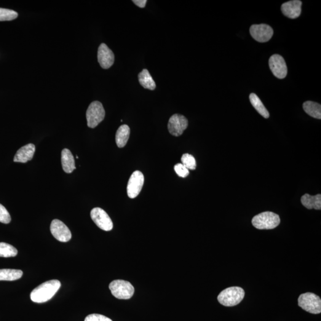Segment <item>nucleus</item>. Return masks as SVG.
<instances>
[{
  "mask_svg": "<svg viewBox=\"0 0 321 321\" xmlns=\"http://www.w3.org/2000/svg\"><path fill=\"white\" fill-rule=\"evenodd\" d=\"M61 287L57 280L48 281L34 289L31 293V299L35 303H45L53 298Z\"/></svg>",
  "mask_w": 321,
  "mask_h": 321,
  "instance_id": "f257e3e1",
  "label": "nucleus"
},
{
  "mask_svg": "<svg viewBox=\"0 0 321 321\" xmlns=\"http://www.w3.org/2000/svg\"><path fill=\"white\" fill-rule=\"evenodd\" d=\"M245 291L240 287H229L219 294L217 299L219 303L224 306H236L243 301Z\"/></svg>",
  "mask_w": 321,
  "mask_h": 321,
  "instance_id": "f03ea898",
  "label": "nucleus"
},
{
  "mask_svg": "<svg viewBox=\"0 0 321 321\" xmlns=\"http://www.w3.org/2000/svg\"><path fill=\"white\" fill-rule=\"evenodd\" d=\"M251 223L257 229L271 230L280 224V218L278 214L267 211L254 216Z\"/></svg>",
  "mask_w": 321,
  "mask_h": 321,
  "instance_id": "7ed1b4c3",
  "label": "nucleus"
},
{
  "mask_svg": "<svg viewBox=\"0 0 321 321\" xmlns=\"http://www.w3.org/2000/svg\"><path fill=\"white\" fill-rule=\"evenodd\" d=\"M109 288L112 295L119 299H129L135 293L132 284L122 280H114L109 284Z\"/></svg>",
  "mask_w": 321,
  "mask_h": 321,
  "instance_id": "20e7f679",
  "label": "nucleus"
},
{
  "mask_svg": "<svg viewBox=\"0 0 321 321\" xmlns=\"http://www.w3.org/2000/svg\"><path fill=\"white\" fill-rule=\"evenodd\" d=\"M298 305L310 314H319L321 312V299L314 293L302 294L298 299Z\"/></svg>",
  "mask_w": 321,
  "mask_h": 321,
  "instance_id": "39448f33",
  "label": "nucleus"
},
{
  "mask_svg": "<svg viewBox=\"0 0 321 321\" xmlns=\"http://www.w3.org/2000/svg\"><path fill=\"white\" fill-rule=\"evenodd\" d=\"M106 112L103 104L99 101H93L88 107L87 111L88 126L95 128L103 122L105 118Z\"/></svg>",
  "mask_w": 321,
  "mask_h": 321,
  "instance_id": "423d86ee",
  "label": "nucleus"
},
{
  "mask_svg": "<svg viewBox=\"0 0 321 321\" xmlns=\"http://www.w3.org/2000/svg\"><path fill=\"white\" fill-rule=\"evenodd\" d=\"M90 216L96 226L104 231H110L113 228V223L111 219L103 209L93 208L91 211Z\"/></svg>",
  "mask_w": 321,
  "mask_h": 321,
  "instance_id": "0eeeda50",
  "label": "nucleus"
},
{
  "mask_svg": "<svg viewBox=\"0 0 321 321\" xmlns=\"http://www.w3.org/2000/svg\"><path fill=\"white\" fill-rule=\"evenodd\" d=\"M144 183V176L139 171H135L131 175L127 186L128 196L131 199L137 197L140 194Z\"/></svg>",
  "mask_w": 321,
  "mask_h": 321,
  "instance_id": "6e6552de",
  "label": "nucleus"
},
{
  "mask_svg": "<svg viewBox=\"0 0 321 321\" xmlns=\"http://www.w3.org/2000/svg\"><path fill=\"white\" fill-rule=\"evenodd\" d=\"M188 126V120L183 115L174 114L168 123V128L171 135L180 136Z\"/></svg>",
  "mask_w": 321,
  "mask_h": 321,
  "instance_id": "1a4fd4ad",
  "label": "nucleus"
},
{
  "mask_svg": "<svg viewBox=\"0 0 321 321\" xmlns=\"http://www.w3.org/2000/svg\"><path fill=\"white\" fill-rule=\"evenodd\" d=\"M53 236L61 242H68L71 239V233L66 225L59 219H54L50 226Z\"/></svg>",
  "mask_w": 321,
  "mask_h": 321,
  "instance_id": "9d476101",
  "label": "nucleus"
},
{
  "mask_svg": "<svg viewBox=\"0 0 321 321\" xmlns=\"http://www.w3.org/2000/svg\"><path fill=\"white\" fill-rule=\"evenodd\" d=\"M269 66L272 73L278 79H285L287 74V68L285 59L279 54H274L270 57Z\"/></svg>",
  "mask_w": 321,
  "mask_h": 321,
  "instance_id": "9b49d317",
  "label": "nucleus"
},
{
  "mask_svg": "<svg viewBox=\"0 0 321 321\" xmlns=\"http://www.w3.org/2000/svg\"><path fill=\"white\" fill-rule=\"evenodd\" d=\"M251 36L254 39L259 42L269 41L274 34V31L271 26L266 24L253 25L250 28Z\"/></svg>",
  "mask_w": 321,
  "mask_h": 321,
  "instance_id": "f8f14e48",
  "label": "nucleus"
},
{
  "mask_svg": "<svg viewBox=\"0 0 321 321\" xmlns=\"http://www.w3.org/2000/svg\"><path fill=\"white\" fill-rule=\"evenodd\" d=\"M98 61L102 68H110L114 62V54L105 44H101L98 50Z\"/></svg>",
  "mask_w": 321,
  "mask_h": 321,
  "instance_id": "ddd939ff",
  "label": "nucleus"
},
{
  "mask_svg": "<svg viewBox=\"0 0 321 321\" xmlns=\"http://www.w3.org/2000/svg\"><path fill=\"white\" fill-rule=\"evenodd\" d=\"M302 2L299 0H293L285 2L282 5L283 15L290 18H296L299 17L302 12Z\"/></svg>",
  "mask_w": 321,
  "mask_h": 321,
  "instance_id": "4468645a",
  "label": "nucleus"
},
{
  "mask_svg": "<svg viewBox=\"0 0 321 321\" xmlns=\"http://www.w3.org/2000/svg\"><path fill=\"white\" fill-rule=\"evenodd\" d=\"M36 152V146L29 143L21 147L16 152L14 157V162L26 163L33 159Z\"/></svg>",
  "mask_w": 321,
  "mask_h": 321,
  "instance_id": "2eb2a0df",
  "label": "nucleus"
},
{
  "mask_svg": "<svg viewBox=\"0 0 321 321\" xmlns=\"http://www.w3.org/2000/svg\"><path fill=\"white\" fill-rule=\"evenodd\" d=\"M61 164L66 173H71L76 169L73 155L68 149H64L61 152Z\"/></svg>",
  "mask_w": 321,
  "mask_h": 321,
  "instance_id": "dca6fc26",
  "label": "nucleus"
},
{
  "mask_svg": "<svg viewBox=\"0 0 321 321\" xmlns=\"http://www.w3.org/2000/svg\"><path fill=\"white\" fill-rule=\"evenodd\" d=\"M302 205L308 210L315 209L317 210H321V195L318 194L315 196H311L309 194H305L301 197Z\"/></svg>",
  "mask_w": 321,
  "mask_h": 321,
  "instance_id": "f3484780",
  "label": "nucleus"
},
{
  "mask_svg": "<svg viewBox=\"0 0 321 321\" xmlns=\"http://www.w3.org/2000/svg\"><path fill=\"white\" fill-rule=\"evenodd\" d=\"M130 133V127L127 125H122L116 132V142L119 148H123L127 144Z\"/></svg>",
  "mask_w": 321,
  "mask_h": 321,
  "instance_id": "a211bd4d",
  "label": "nucleus"
},
{
  "mask_svg": "<svg viewBox=\"0 0 321 321\" xmlns=\"http://www.w3.org/2000/svg\"><path fill=\"white\" fill-rule=\"evenodd\" d=\"M139 82L144 89L153 90L156 88V84L147 69H143L138 75Z\"/></svg>",
  "mask_w": 321,
  "mask_h": 321,
  "instance_id": "6ab92c4d",
  "label": "nucleus"
},
{
  "mask_svg": "<svg viewBox=\"0 0 321 321\" xmlns=\"http://www.w3.org/2000/svg\"><path fill=\"white\" fill-rule=\"evenodd\" d=\"M304 111L315 119H321V104L313 101H306L303 104Z\"/></svg>",
  "mask_w": 321,
  "mask_h": 321,
  "instance_id": "aec40b11",
  "label": "nucleus"
},
{
  "mask_svg": "<svg viewBox=\"0 0 321 321\" xmlns=\"http://www.w3.org/2000/svg\"><path fill=\"white\" fill-rule=\"evenodd\" d=\"M250 100L251 105L253 106L256 110L261 115L262 117L268 119L269 117V113L268 111L267 110L266 107L264 106L263 103L261 101L260 99L257 96L255 93H251L250 95Z\"/></svg>",
  "mask_w": 321,
  "mask_h": 321,
  "instance_id": "412c9836",
  "label": "nucleus"
},
{
  "mask_svg": "<svg viewBox=\"0 0 321 321\" xmlns=\"http://www.w3.org/2000/svg\"><path fill=\"white\" fill-rule=\"evenodd\" d=\"M23 272L19 269H0V281H15L22 277Z\"/></svg>",
  "mask_w": 321,
  "mask_h": 321,
  "instance_id": "4be33fe9",
  "label": "nucleus"
},
{
  "mask_svg": "<svg viewBox=\"0 0 321 321\" xmlns=\"http://www.w3.org/2000/svg\"><path fill=\"white\" fill-rule=\"evenodd\" d=\"M18 253V251L14 246L6 243H0V257L10 258L16 256Z\"/></svg>",
  "mask_w": 321,
  "mask_h": 321,
  "instance_id": "5701e85b",
  "label": "nucleus"
},
{
  "mask_svg": "<svg viewBox=\"0 0 321 321\" xmlns=\"http://www.w3.org/2000/svg\"><path fill=\"white\" fill-rule=\"evenodd\" d=\"M182 164L188 170H194L196 168V160L194 156L189 154H184L181 157Z\"/></svg>",
  "mask_w": 321,
  "mask_h": 321,
  "instance_id": "b1692460",
  "label": "nucleus"
},
{
  "mask_svg": "<svg viewBox=\"0 0 321 321\" xmlns=\"http://www.w3.org/2000/svg\"><path fill=\"white\" fill-rule=\"evenodd\" d=\"M18 14L12 10L0 8V21H10L17 18Z\"/></svg>",
  "mask_w": 321,
  "mask_h": 321,
  "instance_id": "393cba45",
  "label": "nucleus"
},
{
  "mask_svg": "<svg viewBox=\"0 0 321 321\" xmlns=\"http://www.w3.org/2000/svg\"><path fill=\"white\" fill-rule=\"evenodd\" d=\"M11 216L6 208L0 204V223L9 224L11 221Z\"/></svg>",
  "mask_w": 321,
  "mask_h": 321,
  "instance_id": "a878e982",
  "label": "nucleus"
},
{
  "mask_svg": "<svg viewBox=\"0 0 321 321\" xmlns=\"http://www.w3.org/2000/svg\"><path fill=\"white\" fill-rule=\"evenodd\" d=\"M175 170L177 175L182 178H185L189 175V170L182 164H178L175 166Z\"/></svg>",
  "mask_w": 321,
  "mask_h": 321,
  "instance_id": "bb28decb",
  "label": "nucleus"
},
{
  "mask_svg": "<svg viewBox=\"0 0 321 321\" xmlns=\"http://www.w3.org/2000/svg\"><path fill=\"white\" fill-rule=\"evenodd\" d=\"M85 321H112L109 318L100 314H90L87 316L85 319Z\"/></svg>",
  "mask_w": 321,
  "mask_h": 321,
  "instance_id": "cd10ccee",
  "label": "nucleus"
},
{
  "mask_svg": "<svg viewBox=\"0 0 321 321\" xmlns=\"http://www.w3.org/2000/svg\"><path fill=\"white\" fill-rule=\"evenodd\" d=\"M133 2L139 7L144 8L145 7L147 1L146 0H133Z\"/></svg>",
  "mask_w": 321,
  "mask_h": 321,
  "instance_id": "c85d7f7f",
  "label": "nucleus"
}]
</instances>
